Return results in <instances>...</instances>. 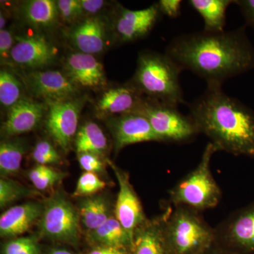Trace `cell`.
Returning a JSON list of instances; mask_svg holds the SVG:
<instances>
[{
    "instance_id": "1",
    "label": "cell",
    "mask_w": 254,
    "mask_h": 254,
    "mask_svg": "<svg viewBox=\"0 0 254 254\" xmlns=\"http://www.w3.org/2000/svg\"><path fill=\"white\" fill-rule=\"evenodd\" d=\"M165 54L182 71H191L205 80L207 86H222L227 80L254 67V48L245 26L180 35L170 42Z\"/></svg>"
},
{
    "instance_id": "2",
    "label": "cell",
    "mask_w": 254,
    "mask_h": 254,
    "mask_svg": "<svg viewBox=\"0 0 254 254\" xmlns=\"http://www.w3.org/2000/svg\"><path fill=\"white\" fill-rule=\"evenodd\" d=\"M222 87L207 86L188 105L189 115L218 151L254 158V113Z\"/></svg>"
},
{
    "instance_id": "3",
    "label": "cell",
    "mask_w": 254,
    "mask_h": 254,
    "mask_svg": "<svg viewBox=\"0 0 254 254\" xmlns=\"http://www.w3.org/2000/svg\"><path fill=\"white\" fill-rule=\"evenodd\" d=\"M182 69L168 55L143 52L130 83L150 99L177 107L185 103L180 83Z\"/></svg>"
},
{
    "instance_id": "4",
    "label": "cell",
    "mask_w": 254,
    "mask_h": 254,
    "mask_svg": "<svg viewBox=\"0 0 254 254\" xmlns=\"http://www.w3.org/2000/svg\"><path fill=\"white\" fill-rule=\"evenodd\" d=\"M164 231L170 254H205L216 242L200 212L184 205L168 207Z\"/></svg>"
},
{
    "instance_id": "5",
    "label": "cell",
    "mask_w": 254,
    "mask_h": 254,
    "mask_svg": "<svg viewBox=\"0 0 254 254\" xmlns=\"http://www.w3.org/2000/svg\"><path fill=\"white\" fill-rule=\"evenodd\" d=\"M217 151L213 143L208 142L196 168L170 190L173 206L184 205L200 212L219 204L221 190L210 170V161Z\"/></svg>"
},
{
    "instance_id": "6",
    "label": "cell",
    "mask_w": 254,
    "mask_h": 254,
    "mask_svg": "<svg viewBox=\"0 0 254 254\" xmlns=\"http://www.w3.org/2000/svg\"><path fill=\"white\" fill-rule=\"evenodd\" d=\"M138 111L148 119L160 141L187 143L199 134L190 115H184L177 107L144 98Z\"/></svg>"
},
{
    "instance_id": "7",
    "label": "cell",
    "mask_w": 254,
    "mask_h": 254,
    "mask_svg": "<svg viewBox=\"0 0 254 254\" xmlns=\"http://www.w3.org/2000/svg\"><path fill=\"white\" fill-rule=\"evenodd\" d=\"M79 211L61 193H58L43 205L39 219V231L43 236L60 242L76 243L79 237Z\"/></svg>"
},
{
    "instance_id": "8",
    "label": "cell",
    "mask_w": 254,
    "mask_h": 254,
    "mask_svg": "<svg viewBox=\"0 0 254 254\" xmlns=\"http://www.w3.org/2000/svg\"><path fill=\"white\" fill-rule=\"evenodd\" d=\"M86 100L87 97L85 96L47 104V130L64 152L69 149L71 141L77 133L80 114Z\"/></svg>"
},
{
    "instance_id": "9",
    "label": "cell",
    "mask_w": 254,
    "mask_h": 254,
    "mask_svg": "<svg viewBox=\"0 0 254 254\" xmlns=\"http://www.w3.org/2000/svg\"><path fill=\"white\" fill-rule=\"evenodd\" d=\"M23 81L29 93L46 104L75 99L80 93L79 88L59 71H31L23 76Z\"/></svg>"
},
{
    "instance_id": "10",
    "label": "cell",
    "mask_w": 254,
    "mask_h": 254,
    "mask_svg": "<svg viewBox=\"0 0 254 254\" xmlns=\"http://www.w3.org/2000/svg\"><path fill=\"white\" fill-rule=\"evenodd\" d=\"M216 242L238 254H254V201L232 214L216 229Z\"/></svg>"
},
{
    "instance_id": "11",
    "label": "cell",
    "mask_w": 254,
    "mask_h": 254,
    "mask_svg": "<svg viewBox=\"0 0 254 254\" xmlns=\"http://www.w3.org/2000/svg\"><path fill=\"white\" fill-rule=\"evenodd\" d=\"M113 169L118 182L119 192L115 203L114 215L133 239L138 227L148 220L143 206L133 190L128 174L120 170L110 160H107Z\"/></svg>"
},
{
    "instance_id": "12",
    "label": "cell",
    "mask_w": 254,
    "mask_h": 254,
    "mask_svg": "<svg viewBox=\"0 0 254 254\" xmlns=\"http://www.w3.org/2000/svg\"><path fill=\"white\" fill-rule=\"evenodd\" d=\"M158 4L141 10H130L120 6L113 23L115 38L126 43L145 38L161 16Z\"/></svg>"
},
{
    "instance_id": "13",
    "label": "cell",
    "mask_w": 254,
    "mask_h": 254,
    "mask_svg": "<svg viewBox=\"0 0 254 254\" xmlns=\"http://www.w3.org/2000/svg\"><path fill=\"white\" fill-rule=\"evenodd\" d=\"M58 49L41 35L17 37L11 50L10 63L27 69H38L54 63Z\"/></svg>"
},
{
    "instance_id": "14",
    "label": "cell",
    "mask_w": 254,
    "mask_h": 254,
    "mask_svg": "<svg viewBox=\"0 0 254 254\" xmlns=\"http://www.w3.org/2000/svg\"><path fill=\"white\" fill-rule=\"evenodd\" d=\"M115 150L141 142L160 141L150 122L141 112L125 114L111 120Z\"/></svg>"
},
{
    "instance_id": "15",
    "label": "cell",
    "mask_w": 254,
    "mask_h": 254,
    "mask_svg": "<svg viewBox=\"0 0 254 254\" xmlns=\"http://www.w3.org/2000/svg\"><path fill=\"white\" fill-rule=\"evenodd\" d=\"M64 73L79 88L98 91L107 84L103 64L94 55L77 53H70L64 63Z\"/></svg>"
},
{
    "instance_id": "16",
    "label": "cell",
    "mask_w": 254,
    "mask_h": 254,
    "mask_svg": "<svg viewBox=\"0 0 254 254\" xmlns=\"http://www.w3.org/2000/svg\"><path fill=\"white\" fill-rule=\"evenodd\" d=\"M48 111L46 103L23 98L8 112L1 126V133L12 137L33 131Z\"/></svg>"
},
{
    "instance_id": "17",
    "label": "cell",
    "mask_w": 254,
    "mask_h": 254,
    "mask_svg": "<svg viewBox=\"0 0 254 254\" xmlns=\"http://www.w3.org/2000/svg\"><path fill=\"white\" fill-rule=\"evenodd\" d=\"M68 38L79 53L92 55L103 53L109 43L106 24L97 16L76 23L68 32Z\"/></svg>"
},
{
    "instance_id": "18",
    "label": "cell",
    "mask_w": 254,
    "mask_h": 254,
    "mask_svg": "<svg viewBox=\"0 0 254 254\" xmlns=\"http://www.w3.org/2000/svg\"><path fill=\"white\" fill-rule=\"evenodd\" d=\"M143 95L131 83L107 90L95 105V110L103 116H113L138 111L143 104Z\"/></svg>"
},
{
    "instance_id": "19",
    "label": "cell",
    "mask_w": 254,
    "mask_h": 254,
    "mask_svg": "<svg viewBox=\"0 0 254 254\" xmlns=\"http://www.w3.org/2000/svg\"><path fill=\"white\" fill-rule=\"evenodd\" d=\"M168 210L137 229L131 250L133 254H170L164 231Z\"/></svg>"
},
{
    "instance_id": "20",
    "label": "cell",
    "mask_w": 254,
    "mask_h": 254,
    "mask_svg": "<svg viewBox=\"0 0 254 254\" xmlns=\"http://www.w3.org/2000/svg\"><path fill=\"white\" fill-rule=\"evenodd\" d=\"M43 205L28 202L11 207L0 217V235L1 237H16L28 231L41 218Z\"/></svg>"
},
{
    "instance_id": "21",
    "label": "cell",
    "mask_w": 254,
    "mask_h": 254,
    "mask_svg": "<svg viewBox=\"0 0 254 254\" xmlns=\"http://www.w3.org/2000/svg\"><path fill=\"white\" fill-rule=\"evenodd\" d=\"M21 11L25 21L38 29L54 27L60 18L56 1L53 0L25 1Z\"/></svg>"
},
{
    "instance_id": "22",
    "label": "cell",
    "mask_w": 254,
    "mask_h": 254,
    "mask_svg": "<svg viewBox=\"0 0 254 254\" xmlns=\"http://www.w3.org/2000/svg\"><path fill=\"white\" fill-rule=\"evenodd\" d=\"M189 4L204 21V31L222 32L226 26V11L232 0H190Z\"/></svg>"
},
{
    "instance_id": "23",
    "label": "cell",
    "mask_w": 254,
    "mask_h": 254,
    "mask_svg": "<svg viewBox=\"0 0 254 254\" xmlns=\"http://www.w3.org/2000/svg\"><path fill=\"white\" fill-rule=\"evenodd\" d=\"M90 240L99 246L131 250L133 237L115 218L110 217L106 222L91 232H88Z\"/></svg>"
},
{
    "instance_id": "24",
    "label": "cell",
    "mask_w": 254,
    "mask_h": 254,
    "mask_svg": "<svg viewBox=\"0 0 254 254\" xmlns=\"http://www.w3.org/2000/svg\"><path fill=\"white\" fill-rule=\"evenodd\" d=\"M78 211L81 223L88 232L93 231L113 215L109 202L101 195H93L82 200Z\"/></svg>"
},
{
    "instance_id": "25",
    "label": "cell",
    "mask_w": 254,
    "mask_h": 254,
    "mask_svg": "<svg viewBox=\"0 0 254 254\" xmlns=\"http://www.w3.org/2000/svg\"><path fill=\"white\" fill-rule=\"evenodd\" d=\"M75 146L78 154L89 153L100 156L108 148V141L104 132L96 123L87 122L76 133Z\"/></svg>"
},
{
    "instance_id": "26",
    "label": "cell",
    "mask_w": 254,
    "mask_h": 254,
    "mask_svg": "<svg viewBox=\"0 0 254 254\" xmlns=\"http://www.w3.org/2000/svg\"><path fill=\"white\" fill-rule=\"evenodd\" d=\"M26 148L18 140H6L0 144V173L8 177L19 171Z\"/></svg>"
},
{
    "instance_id": "27",
    "label": "cell",
    "mask_w": 254,
    "mask_h": 254,
    "mask_svg": "<svg viewBox=\"0 0 254 254\" xmlns=\"http://www.w3.org/2000/svg\"><path fill=\"white\" fill-rule=\"evenodd\" d=\"M22 85L12 73L7 70L0 72V103L4 108H12L22 99Z\"/></svg>"
},
{
    "instance_id": "28",
    "label": "cell",
    "mask_w": 254,
    "mask_h": 254,
    "mask_svg": "<svg viewBox=\"0 0 254 254\" xmlns=\"http://www.w3.org/2000/svg\"><path fill=\"white\" fill-rule=\"evenodd\" d=\"M65 177L66 174L48 165H38L28 173L30 181L39 190H51Z\"/></svg>"
},
{
    "instance_id": "29",
    "label": "cell",
    "mask_w": 254,
    "mask_h": 254,
    "mask_svg": "<svg viewBox=\"0 0 254 254\" xmlns=\"http://www.w3.org/2000/svg\"><path fill=\"white\" fill-rule=\"evenodd\" d=\"M38 192L28 190L18 182L8 177L0 180V207L5 208L16 200L38 195Z\"/></svg>"
},
{
    "instance_id": "30",
    "label": "cell",
    "mask_w": 254,
    "mask_h": 254,
    "mask_svg": "<svg viewBox=\"0 0 254 254\" xmlns=\"http://www.w3.org/2000/svg\"><path fill=\"white\" fill-rule=\"evenodd\" d=\"M105 187L106 183L96 173L85 172L78 178L73 196L86 198L93 196L103 190Z\"/></svg>"
},
{
    "instance_id": "31",
    "label": "cell",
    "mask_w": 254,
    "mask_h": 254,
    "mask_svg": "<svg viewBox=\"0 0 254 254\" xmlns=\"http://www.w3.org/2000/svg\"><path fill=\"white\" fill-rule=\"evenodd\" d=\"M32 158L38 165H60L63 163L61 155L49 141L42 140L35 145Z\"/></svg>"
},
{
    "instance_id": "32",
    "label": "cell",
    "mask_w": 254,
    "mask_h": 254,
    "mask_svg": "<svg viewBox=\"0 0 254 254\" xmlns=\"http://www.w3.org/2000/svg\"><path fill=\"white\" fill-rule=\"evenodd\" d=\"M4 254H39L36 241L32 237H19L4 246Z\"/></svg>"
},
{
    "instance_id": "33",
    "label": "cell",
    "mask_w": 254,
    "mask_h": 254,
    "mask_svg": "<svg viewBox=\"0 0 254 254\" xmlns=\"http://www.w3.org/2000/svg\"><path fill=\"white\" fill-rule=\"evenodd\" d=\"M60 18L64 22L75 23L83 16L80 0H60L57 1Z\"/></svg>"
},
{
    "instance_id": "34",
    "label": "cell",
    "mask_w": 254,
    "mask_h": 254,
    "mask_svg": "<svg viewBox=\"0 0 254 254\" xmlns=\"http://www.w3.org/2000/svg\"><path fill=\"white\" fill-rule=\"evenodd\" d=\"M78 160L80 167L85 172L97 174L104 171V163L99 155L89 153H78Z\"/></svg>"
},
{
    "instance_id": "35",
    "label": "cell",
    "mask_w": 254,
    "mask_h": 254,
    "mask_svg": "<svg viewBox=\"0 0 254 254\" xmlns=\"http://www.w3.org/2000/svg\"><path fill=\"white\" fill-rule=\"evenodd\" d=\"M14 46V36L11 31L8 29L0 31V58L1 64L9 63Z\"/></svg>"
},
{
    "instance_id": "36",
    "label": "cell",
    "mask_w": 254,
    "mask_h": 254,
    "mask_svg": "<svg viewBox=\"0 0 254 254\" xmlns=\"http://www.w3.org/2000/svg\"><path fill=\"white\" fill-rule=\"evenodd\" d=\"M182 3L181 0H160L157 4L162 14L176 18L181 14Z\"/></svg>"
},
{
    "instance_id": "37",
    "label": "cell",
    "mask_w": 254,
    "mask_h": 254,
    "mask_svg": "<svg viewBox=\"0 0 254 254\" xmlns=\"http://www.w3.org/2000/svg\"><path fill=\"white\" fill-rule=\"evenodd\" d=\"M83 10V16L93 17L103 9L106 2L102 0H80Z\"/></svg>"
},
{
    "instance_id": "38",
    "label": "cell",
    "mask_w": 254,
    "mask_h": 254,
    "mask_svg": "<svg viewBox=\"0 0 254 254\" xmlns=\"http://www.w3.org/2000/svg\"><path fill=\"white\" fill-rule=\"evenodd\" d=\"M234 4L240 8L247 24L254 28V0H235Z\"/></svg>"
},
{
    "instance_id": "39",
    "label": "cell",
    "mask_w": 254,
    "mask_h": 254,
    "mask_svg": "<svg viewBox=\"0 0 254 254\" xmlns=\"http://www.w3.org/2000/svg\"><path fill=\"white\" fill-rule=\"evenodd\" d=\"M88 254H127V250L116 247L98 246L93 249Z\"/></svg>"
},
{
    "instance_id": "40",
    "label": "cell",
    "mask_w": 254,
    "mask_h": 254,
    "mask_svg": "<svg viewBox=\"0 0 254 254\" xmlns=\"http://www.w3.org/2000/svg\"><path fill=\"white\" fill-rule=\"evenodd\" d=\"M6 23V18L5 17V14L4 12H2V11L1 10V13H0V31L5 29Z\"/></svg>"
},
{
    "instance_id": "41",
    "label": "cell",
    "mask_w": 254,
    "mask_h": 254,
    "mask_svg": "<svg viewBox=\"0 0 254 254\" xmlns=\"http://www.w3.org/2000/svg\"><path fill=\"white\" fill-rule=\"evenodd\" d=\"M49 254H73L71 252L65 250H55L52 251Z\"/></svg>"
},
{
    "instance_id": "42",
    "label": "cell",
    "mask_w": 254,
    "mask_h": 254,
    "mask_svg": "<svg viewBox=\"0 0 254 254\" xmlns=\"http://www.w3.org/2000/svg\"><path fill=\"white\" fill-rule=\"evenodd\" d=\"M213 248L211 249V250L209 251V252H207L205 254H226L225 253H222L221 252H219L218 250H214Z\"/></svg>"
}]
</instances>
